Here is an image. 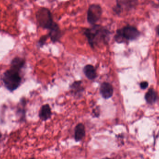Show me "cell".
<instances>
[{
	"label": "cell",
	"mask_w": 159,
	"mask_h": 159,
	"mask_svg": "<svg viewBox=\"0 0 159 159\" xmlns=\"http://www.w3.org/2000/svg\"><path fill=\"white\" fill-rule=\"evenodd\" d=\"M110 34V31L106 28L98 24L93 25L84 31L89 44L93 48L100 44H107Z\"/></svg>",
	"instance_id": "6da1fadb"
},
{
	"label": "cell",
	"mask_w": 159,
	"mask_h": 159,
	"mask_svg": "<svg viewBox=\"0 0 159 159\" xmlns=\"http://www.w3.org/2000/svg\"><path fill=\"white\" fill-rule=\"evenodd\" d=\"M141 35V32L136 27L127 25L117 30L114 37L116 42L122 44L137 40Z\"/></svg>",
	"instance_id": "7a4b0ae2"
},
{
	"label": "cell",
	"mask_w": 159,
	"mask_h": 159,
	"mask_svg": "<svg viewBox=\"0 0 159 159\" xmlns=\"http://www.w3.org/2000/svg\"><path fill=\"white\" fill-rule=\"evenodd\" d=\"M19 72V71L10 68L4 73L3 82L6 88L9 91H14L20 86L21 77Z\"/></svg>",
	"instance_id": "3957f363"
},
{
	"label": "cell",
	"mask_w": 159,
	"mask_h": 159,
	"mask_svg": "<svg viewBox=\"0 0 159 159\" xmlns=\"http://www.w3.org/2000/svg\"><path fill=\"white\" fill-rule=\"evenodd\" d=\"M36 17L39 26L43 29L49 30L56 23L51 12L45 7H42L37 11Z\"/></svg>",
	"instance_id": "277c9868"
},
{
	"label": "cell",
	"mask_w": 159,
	"mask_h": 159,
	"mask_svg": "<svg viewBox=\"0 0 159 159\" xmlns=\"http://www.w3.org/2000/svg\"><path fill=\"white\" fill-rule=\"evenodd\" d=\"M102 10L99 4L90 5L87 12V21L88 22L93 25L98 21L102 16Z\"/></svg>",
	"instance_id": "5b68a950"
},
{
	"label": "cell",
	"mask_w": 159,
	"mask_h": 159,
	"mask_svg": "<svg viewBox=\"0 0 159 159\" xmlns=\"http://www.w3.org/2000/svg\"><path fill=\"white\" fill-rule=\"evenodd\" d=\"M138 0H117L116 5L113 8L114 12L120 15L124 10L129 11L137 5Z\"/></svg>",
	"instance_id": "8992f818"
},
{
	"label": "cell",
	"mask_w": 159,
	"mask_h": 159,
	"mask_svg": "<svg viewBox=\"0 0 159 159\" xmlns=\"http://www.w3.org/2000/svg\"><path fill=\"white\" fill-rule=\"evenodd\" d=\"M100 93L102 97L106 100L111 98L114 93L113 86L108 82H103L100 87Z\"/></svg>",
	"instance_id": "52a82bcc"
},
{
	"label": "cell",
	"mask_w": 159,
	"mask_h": 159,
	"mask_svg": "<svg viewBox=\"0 0 159 159\" xmlns=\"http://www.w3.org/2000/svg\"><path fill=\"white\" fill-rule=\"evenodd\" d=\"M48 36L50 37L51 41L54 43L59 41L61 37V30L60 29L57 23L49 30Z\"/></svg>",
	"instance_id": "ba28073f"
},
{
	"label": "cell",
	"mask_w": 159,
	"mask_h": 159,
	"mask_svg": "<svg viewBox=\"0 0 159 159\" xmlns=\"http://www.w3.org/2000/svg\"><path fill=\"white\" fill-rule=\"evenodd\" d=\"M39 118L43 121H46L51 118L52 111L48 104L43 105L40 109L39 114Z\"/></svg>",
	"instance_id": "9c48e42d"
},
{
	"label": "cell",
	"mask_w": 159,
	"mask_h": 159,
	"mask_svg": "<svg viewBox=\"0 0 159 159\" xmlns=\"http://www.w3.org/2000/svg\"><path fill=\"white\" fill-rule=\"evenodd\" d=\"M86 131L84 125L82 123H79L76 125L75 130V139L76 142H80L85 136Z\"/></svg>",
	"instance_id": "30bf717a"
},
{
	"label": "cell",
	"mask_w": 159,
	"mask_h": 159,
	"mask_svg": "<svg viewBox=\"0 0 159 159\" xmlns=\"http://www.w3.org/2000/svg\"><path fill=\"white\" fill-rule=\"evenodd\" d=\"M83 71L86 77L89 80H93L97 77L96 70L92 65H86L83 68Z\"/></svg>",
	"instance_id": "8fae6325"
},
{
	"label": "cell",
	"mask_w": 159,
	"mask_h": 159,
	"mask_svg": "<svg viewBox=\"0 0 159 159\" xmlns=\"http://www.w3.org/2000/svg\"><path fill=\"white\" fill-rule=\"evenodd\" d=\"M25 61L21 58H17L13 59L11 62V68L20 71L25 64Z\"/></svg>",
	"instance_id": "7c38bea8"
},
{
	"label": "cell",
	"mask_w": 159,
	"mask_h": 159,
	"mask_svg": "<svg viewBox=\"0 0 159 159\" xmlns=\"http://www.w3.org/2000/svg\"><path fill=\"white\" fill-rule=\"evenodd\" d=\"M157 99V95L156 91L150 89L146 94L145 99L147 101L149 104H153L156 102Z\"/></svg>",
	"instance_id": "4fadbf2b"
},
{
	"label": "cell",
	"mask_w": 159,
	"mask_h": 159,
	"mask_svg": "<svg viewBox=\"0 0 159 159\" xmlns=\"http://www.w3.org/2000/svg\"><path fill=\"white\" fill-rule=\"evenodd\" d=\"M81 84H82L81 81H75L71 86V89L75 93L81 92L83 90V87H81Z\"/></svg>",
	"instance_id": "5bb4252c"
},
{
	"label": "cell",
	"mask_w": 159,
	"mask_h": 159,
	"mask_svg": "<svg viewBox=\"0 0 159 159\" xmlns=\"http://www.w3.org/2000/svg\"><path fill=\"white\" fill-rule=\"evenodd\" d=\"M48 37V35H43V36H42L41 38H40V40L39 41V42H38V44H39V46L40 47H42L45 44L46 41Z\"/></svg>",
	"instance_id": "9a60e30c"
},
{
	"label": "cell",
	"mask_w": 159,
	"mask_h": 159,
	"mask_svg": "<svg viewBox=\"0 0 159 159\" xmlns=\"http://www.w3.org/2000/svg\"><path fill=\"white\" fill-rule=\"evenodd\" d=\"M140 86H141V88L143 89H146L148 87V83L147 82H143L141 83Z\"/></svg>",
	"instance_id": "2e32d148"
},
{
	"label": "cell",
	"mask_w": 159,
	"mask_h": 159,
	"mask_svg": "<svg viewBox=\"0 0 159 159\" xmlns=\"http://www.w3.org/2000/svg\"><path fill=\"white\" fill-rule=\"evenodd\" d=\"M156 33H157V34L159 36V24L156 26Z\"/></svg>",
	"instance_id": "e0dca14e"
},
{
	"label": "cell",
	"mask_w": 159,
	"mask_h": 159,
	"mask_svg": "<svg viewBox=\"0 0 159 159\" xmlns=\"http://www.w3.org/2000/svg\"><path fill=\"white\" fill-rule=\"evenodd\" d=\"M157 1L158 3V5L159 6V0H157Z\"/></svg>",
	"instance_id": "ac0fdd59"
},
{
	"label": "cell",
	"mask_w": 159,
	"mask_h": 159,
	"mask_svg": "<svg viewBox=\"0 0 159 159\" xmlns=\"http://www.w3.org/2000/svg\"><path fill=\"white\" fill-rule=\"evenodd\" d=\"M1 137H2V135H1V133H0V139H1Z\"/></svg>",
	"instance_id": "d6986e66"
}]
</instances>
